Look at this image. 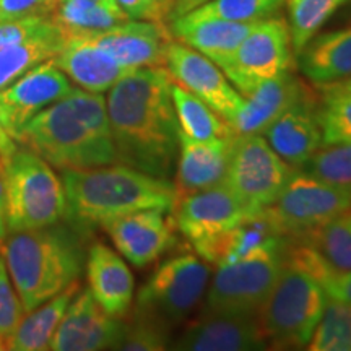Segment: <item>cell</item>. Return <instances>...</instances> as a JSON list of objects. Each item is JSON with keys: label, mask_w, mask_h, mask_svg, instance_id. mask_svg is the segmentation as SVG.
<instances>
[{"label": "cell", "mask_w": 351, "mask_h": 351, "mask_svg": "<svg viewBox=\"0 0 351 351\" xmlns=\"http://www.w3.org/2000/svg\"><path fill=\"white\" fill-rule=\"evenodd\" d=\"M166 67L125 73L108 93L106 109L117 163L171 179L179 155L178 116Z\"/></svg>", "instance_id": "cell-1"}, {"label": "cell", "mask_w": 351, "mask_h": 351, "mask_svg": "<svg viewBox=\"0 0 351 351\" xmlns=\"http://www.w3.org/2000/svg\"><path fill=\"white\" fill-rule=\"evenodd\" d=\"M52 168L93 169L117 163L106 99L83 88L39 111L16 137Z\"/></svg>", "instance_id": "cell-2"}, {"label": "cell", "mask_w": 351, "mask_h": 351, "mask_svg": "<svg viewBox=\"0 0 351 351\" xmlns=\"http://www.w3.org/2000/svg\"><path fill=\"white\" fill-rule=\"evenodd\" d=\"M88 232L65 219L8 232L0 251L26 313L80 280L86 262Z\"/></svg>", "instance_id": "cell-3"}, {"label": "cell", "mask_w": 351, "mask_h": 351, "mask_svg": "<svg viewBox=\"0 0 351 351\" xmlns=\"http://www.w3.org/2000/svg\"><path fill=\"white\" fill-rule=\"evenodd\" d=\"M65 221L91 231L108 219L140 210L173 212L178 191L161 179L125 165L62 171Z\"/></svg>", "instance_id": "cell-4"}, {"label": "cell", "mask_w": 351, "mask_h": 351, "mask_svg": "<svg viewBox=\"0 0 351 351\" xmlns=\"http://www.w3.org/2000/svg\"><path fill=\"white\" fill-rule=\"evenodd\" d=\"M5 194L7 231L16 232L56 225L65 217L62 179L41 156L16 147L0 161Z\"/></svg>", "instance_id": "cell-5"}, {"label": "cell", "mask_w": 351, "mask_h": 351, "mask_svg": "<svg viewBox=\"0 0 351 351\" xmlns=\"http://www.w3.org/2000/svg\"><path fill=\"white\" fill-rule=\"evenodd\" d=\"M327 300L324 288L313 276L285 258L274 288L257 313L271 348H306Z\"/></svg>", "instance_id": "cell-6"}, {"label": "cell", "mask_w": 351, "mask_h": 351, "mask_svg": "<svg viewBox=\"0 0 351 351\" xmlns=\"http://www.w3.org/2000/svg\"><path fill=\"white\" fill-rule=\"evenodd\" d=\"M210 269L194 254H179L161 262L140 288L135 319L173 330L186 320L205 295Z\"/></svg>", "instance_id": "cell-7"}, {"label": "cell", "mask_w": 351, "mask_h": 351, "mask_svg": "<svg viewBox=\"0 0 351 351\" xmlns=\"http://www.w3.org/2000/svg\"><path fill=\"white\" fill-rule=\"evenodd\" d=\"M288 241L218 265L202 313L257 314L282 271Z\"/></svg>", "instance_id": "cell-8"}, {"label": "cell", "mask_w": 351, "mask_h": 351, "mask_svg": "<svg viewBox=\"0 0 351 351\" xmlns=\"http://www.w3.org/2000/svg\"><path fill=\"white\" fill-rule=\"evenodd\" d=\"M351 210V191L295 169L270 207L271 221L288 241H298Z\"/></svg>", "instance_id": "cell-9"}, {"label": "cell", "mask_w": 351, "mask_h": 351, "mask_svg": "<svg viewBox=\"0 0 351 351\" xmlns=\"http://www.w3.org/2000/svg\"><path fill=\"white\" fill-rule=\"evenodd\" d=\"M261 134L236 135L223 182L251 212L270 207L293 173Z\"/></svg>", "instance_id": "cell-10"}, {"label": "cell", "mask_w": 351, "mask_h": 351, "mask_svg": "<svg viewBox=\"0 0 351 351\" xmlns=\"http://www.w3.org/2000/svg\"><path fill=\"white\" fill-rule=\"evenodd\" d=\"M291 60L293 43L288 21L271 16L254 26L221 70L245 98L263 82L288 72Z\"/></svg>", "instance_id": "cell-11"}, {"label": "cell", "mask_w": 351, "mask_h": 351, "mask_svg": "<svg viewBox=\"0 0 351 351\" xmlns=\"http://www.w3.org/2000/svg\"><path fill=\"white\" fill-rule=\"evenodd\" d=\"M166 70L174 83L208 104L226 122L241 111L245 98L232 86L221 69L207 56L179 41H171L166 51Z\"/></svg>", "instance_id": "cell-12"}, {"label": "cell", "mask_w": 351, "mask_h": 351, "mask_svg": "<svg viewBox=\"0 0 351 351\" xmlns=\"http://www.w3.org/2000/svg\"><path fill=\"white\" fill-rule=\"evenodd\" d=\"M127 324L108 314L88 288H80L59 327L52 335L49 350L54 351H99L117 350Z\"/></svg>", "instance_id": "cell-13"}, {"label": "cell", "mask_w": 351, "mask_h": 351, "mask_svg": "<svg viewBox=\"0 0 351 351\" xmlns=\"http://www.w3.org/2000/svg\"><path fill=\"white\" fill-rule=\"evenodd\" d=\"M69 77L51 60L39 64L0 90V122L16 142L21 129L39 111L72 90Z\"/></svg>", "instance_id": "cell-14"}, {"label": "cell", "mask_w": 351, "mask_h": 351, "mask_svg": "<svg viewBox=\"0 0 351 351\" xmlns=\"http://www.w3.org/2000/svg\"><path fill=\"white\" fill-rule=\"evenodd\" d=\"M103 228L122 257L143 269L174 247L173 212L150 208L104 221Z\"/></svg>", "instance_id": "cell-15"}, {"label": "cell", "mask_w": 351, "mask_h": 351, "mask_svg": "<svg viewBox=\"0 0 351 351\" xmlns=\"http://www.w3.org/2000/svg\"><path fill=\"white\" fill-rule=\"evenodd\" d=\"M249 213L225 182L178 197L173 208L176 228L192 244L231 230Z\"/></svg>", "instance_id": "cell-16"}, {"label": "cell", "mask_w": 351, "mask_h": 351, "mask_svg": "<svg viewBox=\"0 0 351 351\" xmlns=\"http://www.w3.org/2000/svg\"><path fill=\"white\" fill-rule=\"evenodd\" d=\"M169 348L181 351H256L270 348L257 314L202 313Z\"/></svg>", "instance_id": "cell-17"}, {"label": "cell", "mask_w": 351, "mask_h": 351, "mask_svg": "<svg viewBox=\"0 0 351 351\" xmlns=\"http://www.w3.org/2000/svg\"><path fill=\"white\" fill-rule=\"evenodd\" d=\"M90 34L129 72L143 67H165L166 51L174 39L165 21L130 19Z\"/></svg>", "instance_id": "cell-18"}, {"label": "cell", "mask_w": 351, "mask_h": 351, "mask_svg": "<svg viewBox=\"0 0 351 351\" xmlns=\"http://www.w3.org/2000/svg\"><path fill=\"white\" fill-rule=\"evenodd\" d=\"M265 140L293 169L302 165L322 147V130L319 122V95L309 90L291 104L282 116L263 132Z\"/></svg>", "instance_id": "cell-19"}, {"label": "cell", "mask_w": 351, "mask_h": 351, "mask_svg": "<svg viewBox=\"0 0 351 351\" xmlns=\"http://www.w3.org/2000/svg\"><path fill=\"white\" fill-rule=\"evenodd\" d=\"M70 82L91 93H106L129 70L101 47L90 33L67 34L65 43L52 59Z\"/></svg>", "instance_id": "cell-20"}, {"label": "cell", "mask_w": 351, "mask_h": 351, "mask_svg": "<svg viewBox=\"0 0 351 351\" xmlns=\"http://www.w3.org/2000/svg\"><path fill=\"white\" fill-rule=\"evenodd\" d=\"M311 88L306 86L291 70L258 85L245 96L244 106L228 122L236 135L263 134L271 122L301 99Z\"/></svg>", "instance_id": "cell-21"}, {"label": "cell", "mask_w": 351, "mask_h": 351, "mask_svg": "<svg viewBox=\"0 0 351 351\" xmlns=\"http://www.w3.org/2000/svg\"><path fill=\"white\" fill-rule=\"evenodd\" d=\"M88 289L98 304L114 317L122 319L134 301V275L127 263L106 244L95 243L86 252Z\"/></svg>", "instance_id": "cell-22"}, {"label": "cell", "mask_w": 351, "mask_h": 351, "mask_svg": "<svg viewBox=\"0 0 351 351\" xmlns=\"http://www.w3.org/2000/svg\"><path fill=\"white\" fill-rule=\"evenodd\" d=\"M232 138L199 142L179 134V155L176 163L178 197L204 191L221 184L225 179Z\"/></svg>", "instance_id": "cell-23"}, {"label": "cell", "mask_w": 351, "mask_h": 351, "mask_svg": "<svg viewBox=\"0 0 351 351\" xmlns=\"http://www.w3.org/2000/svg\"><path fill=\"white\" fill-rule=\"evenodd\" d=\"M288 241L276 230L267 208L252 212L239 225L221 234L192 244L200 258L207 263L223 265L247 257L265 245Z\"/></svg>", "instance_id": "cell-24"}, {"label": "cell", "mask_w": 351, "mask_h": 351, "mask_svg": "<svg viewBox=\"0 0 351 351\" xmlns=\"http://www.w3.org/2000/svg\"><path fill=\"white\" fill-rule=\"evenodd\" d=\"M257 23L258 21L241 23V21L195 19L191 15H182L171 20L169 32L176 41L207 56L221 69Z\"/></svg>", "instance_id": "cell-25"}, {"label": "cell", "mask_w": 351, "mask_h": 351, "mask_svg": "<svg viewBox=\"0 0 351 351\" xmlns=\"http://www.w3.org/2000/svg\"><path fill=\"white\" fill-rule=\"evenodd\" d=\"M296 56L300 72L314 86L351 77V25L317 33Z\"/></svg>", "instance_id": "cell-26"}, {"label": "cell", "mask_w": 351, "mask_h": 351, "mask_svg": "<svg viewBox=\"0 0 351 351\" xmlns=\"http://www.w3.org/2000/svg\"><path fill=\"white\" fill-rule=\"evenodd\" d=\"M80 282L69 285L64 291L51 298L36 309L29 311L21 319L19 328L7 340L5 350L12 351H44L49 350L52 335L59 327L65 311L78 291Z\"/></svg>", "instance_id": "cell-27"}, {"label": "cell", "mask_w": 351, "mask_h": 351, "mask_svg": "<svg viewBox=\"0 0 351 351\" xmlns=\"http://www.w3.org/2000/svg\"><path fill=\"white\" fill-rule=\"evenodd\" d=\"M67 33L56 21L43 33L0 49V90L12 85L16 78L54 59L62 49Z\"/></svg>", "instance_id": "cell-28"}, {"label": "cell", "mask_w": 351, "mask_h": 351, "mask_svg": "<svg viewBox=\"0 0 351 351\" xmlns=\"http://www.w3.org/2000/svg\"><path fill=\"white\" fill-rule=\"evenodd\" d=\"M171 95H173L179 129L189 138L210 142V140L236 137L231 125L218 112H215L205 101L197 98L186 88L173 82Z\"/></svg>", "instance_id": "cell-29"}, {"label": "cell", "mask_w": 351, "mask_h": 351, "mask_svg": "<svg viewBox=\"0 0 351 351\" xmlns=\"http://www.w3.org/2000/svg\"><path fill=\"white\" fill-rule=\"evenodd\" d=\"M67 34L98 33L129 20L121 7H109L95 0H64L51 13Z\"/></svg>", "instance_id": "cell-30"}, {"label": "cell", "mask_w": 351, "mask_h": 351, "mask_svg": "<svg viewBox=\"0 0 351 351\" xmlns=\"http://www.w3.org/2000/svg\"><path fill=\"white\" fill-rule=\"evenodd\" d=\"M285 258L313 276L328 298L351 306V270L337 269L315 249L298 241H288Z\"/></svg>", "instance_id": "cell-31"}, {"label": "cell", "mask_w": 351, "mask_h": 351, "mask_svg": "<svg viewBox=\"0 0 351 351\" xmlns=\"http://www.w3.org/2000/svg\"><path fill=\"white\" fill-rule=\"evenodd\" d=\"M348 0H287L293 52L298 54Z\"/></svg>", "instance_id": "cell-32"}, {"label": "cell", "mask_w": 351, "mask_h": 351, "mask_svg": "<svg viewBox=\"0 0 351 351\" xmlns=\"http://www.w3.org/2000/svg\"><path fill=\"white\" fill-rule=\"evenodd\" d=\"M298 243L311 245L337 269L351 270V210L307 232Z\"/></svg>", "instance_id": "cell-33"}, {"label": "cell", "mask_w": 351, "mask_h": 351, "mask_svg": "<svg viewBox=\"0 0 351 351\" xmlns=\"http://www.w3.org/2000/svg\"><path fill=\"white\" fill-rule=\"evenodd\" d=\"M306 350L351 351V306L328 298Z\"/></svg>", "instance_id": "cell-34"}, {"label": "cell", "mask_w": 351, "mask_h": 351, "mask_svg": "<svg viewBox=\"0 0 351 351\" xmlns=\"http://www.w3.org/2000/svg\"><path fill=\"white\" fill-rule=\"evenodd\" d=\"M287 0H208L186 15L195 19H219L256 23L276 15Z\"/></svg>", "instance_id": "cell-35"}, {"label": "cell", "mask_w": 351, "mask_h": 351, "mask_svg": "<svg viewBox=\"0 0 351 351\" xmlns=\"http://www.w3.org/2000/svg\"><path fill=\"white\" fill-rule=\"evenodd\" d=\"M300 169L333 186L351 191V142L320 147Z\"/></svg>", "instance_id": "cell-36"}, {"label": "cell", "mask_w": 351, "mask_h": 351, "mask_svg": "<svg viewBox=\"0 0 351 351\" xmlns=\"http://www.w3.org/2000/svg\"><path fill=\"white\" fill-rule=\"evenodd\" d=\"M322 147L351 142V95L319 96Z\"/></svg>", "instance_id": "cell-37"}, {"label": "cell", "mask_w": 351, "mask_h": 351, "mask_svg": "<svg viewBox=\"0 0 351 351\" xmlns=\"http://www.w3.org/2000/svg\"><path fill=\"white\" fill-rule=\"evenodd\" d=\"M26 311L8 275L5 261L0 256V343L5 348L7 340L19 328Z\"/></svg>", "instance_id": "cell-38"}, {"label": "cell", "mask_w": 351, "mask_h": 351, "mask_svg": "<svg viewBox=\"0 0 351 351\" xmlns=\"http://www.w3.org/2000/svg\"><path fill=\"white\" fill-rule=\"evenodd\" d=\"M169 330L148 322L143 319H134V322L127 324L124 337H122L117 350L122 351H163L168 350Z\"/></svg>", "instance_id": "cell-39"}, {"label": "cell", "mask_w": 351, "mask_h": 351, "mask_svg": "<svg viewBox=\"0 0 351 351\" xmlns=\"http://www.w3.org/2000/svg\"><path fill=\"white\" fill-rule=\"evenodd\" d=\"M52 21L54 20L47 15H34L20 20L0 21V49L36 36L44 29L49 28Z\"/></svg>", "instance_id": "cell-40"}, {"label": "cell", "mask_w": 351, "mask_h": 351, "mask_svg": "<svg viewBox=\"0 0 351 351\" xmlns=\"http://www.w3.org/2000/svg\"><path fill=\"white\" fill-rule=\"evenodd\" d=\"M47 15V0H0V21Z\"/></svg>", "instance_id": "cell-41"}, {"label": "cell", "mask_w": 351, "mask_h": 351, "mask_svg": "<svg viewBox=\"0 0 351 351\" xmlns=\"http://www.w3.org/2000/svg\"><path fill=\"white\" fill-rule=\"evenodd\" d=\"M122 10L130 20H153L160 21L148 0H117Z\"/></svg>", "instance_id": "cell-42"}, {"label": "cell", "mask_w": 351, "mask_h": 351, "mask_svg": "<svg viewBox=\"0 0 351 351\" xmlns=\"http://www.w3.org/2000/svg\"><path fill=\"white\" fill-rule=\"evenodd\" d=\"M317 90V95L320 98L326 96H337V95H351V77L345 78V80L327 83V85L314 86Z\"/></svg>", "instance_id": "cell-43"}, {"label": "cell", "mask_w": 351, "mask_h": 351, "mask_svg": "<svg viewBox=\"0 0 351 351\" xmlns=\"http://www.w3.org/2000/svg\"><path fill=\"white\" fill-rule=\"evenodd\" d=\"M208 0H174V5H173V12H171L169 20L179 19V16L186 15V13L192 12L194 8L204 5L207 3Z\"/></svg>", "instance_id": "cell-44"}, {"label": "cell", "mask_w": 351, "mask_h": 351, "mask_svg": "<svg viewBox=\"0 0 351 351\" xmlns=\"http://www.w3.org/2000/svg\"><path fill=\"white\" fill-rule=\"evenodd\" d=\"M16 147H19V143H16L15 140L7 134V130L3 129L2 122H0V161H2L3 158L10 156L12 153L16 150Z\"/></svg>", "instance_id": "cell-45"}, {"label": "cell", "mask_w": 351, "mask_h": 351, "mask_svg": "<svg viewBox=\"0 0 351 351\" xmlns=\"http://www.w3.org/2000/svg\"><path fill=\"white\" fill-rule=\"evenodd\" d=\"M8 234L7 231V219H5V194H3V182L0 176V245L5 241Z\"/></svg>", "instance_id": "cell-46"}, {"label": "cell", "mask_w": 351, "mask_h": 351, "mask_svg": "<svg viewBox=\"0 0 351 351\" xmlns=\"http://www.w3.org/2000/svg\"><path fill=\"white\" fill-rule=\"evenodd\" d=\"M0 350H5V348H3V345H2V343H0Z\"/></svg>", "instance_id": "cell-47"}]
</instances>
